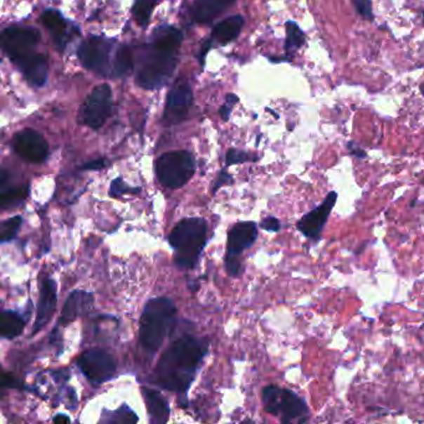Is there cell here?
Returning a JSON list of instances; mask_svg holds the SVG:
<instances>
[{"instance_id":"1","label":"cell","mask_w":424,"mask_h":424,"mask_svg":"<svg viewBox=\"0 0 424 424\" xmlns=\"http://www.w3.org/2000/svg\"><path fill=\"white\" fill-rule=\"evenodd\" d=\"M207 352L208 343L204 338L185 335L162 355L154 377L166 390L185 396Z\"/></svg>"},{"instance_id":"2","label":"cell","mask_w":424,"mask_h":424,"mask_svg":"<svg viewBox=\"0 0 424 424\" xmlns=\"http://www.w3.org/2000/svg\"><path fill=\"white\" fill-rule=\"evenodd\" d=\"M180 43L182 33L177 27L164 25L154 30L152 41L142 55L138 65L137 81L140 86L147 90L164 86L177 64Z\"/></svg>"},{"instance_id":"3","label":"cell","mask_w":424,"mask_h":424,"mask_svg":"<svg viewBox=\"0 0 424 424\" xmlns=\"http://www.w3.org/2000/svg\"><path fill=\"white\" fill-rule=\"evenodd\" d=\"M177 309L172 300L156 298L147 301L140 320V343L156 352L168 336L175 321Z\"/></svg>"},{"instance_id":"4","label":"cell","mask_w":424,"mask_h":424,"mask_svg":"<svg viewBox=\"0 0 424 424\" xmlns=\"http://www.w3.org/2000/svg\"><path fill=\"white\" fill-rule=\"evenodd\" d=\"M168 241L174 249L175 264L193 269L207 243V223L201 218L183 219L169 234Z\"/></svg>"},{"instance_id":"5","label":"cell","mask_w":424,"mask_h":424,"mask_svg":"<svg viewBox=\"0 0 424 424\" xmlns=\"http://www.w3.org/2000/svg\"><path fill=\"white\" fill-rule=\"evenodd\" d=\"M261 399L265 412L280 417L281 423L303 424L310 420V409L306 401L288 388L269 385L264 387Z\"/></svg>"},{"instance_id":"6","label":"cell","mask_w":424,"mask_h":424,"mask_svg":"<svg viewBox=\"0 0 424 424\" xmlns=\"http://www.w3.org/2000/svg\"><path fill=\"white\" fill-rule=\"evenodd\" d=\"M196 172V162L191 153L173 151L164 153L156 161V174L164 187L180 188L190 182Z\"/></svg>"},{"instance_id":"7","label":"cell","mask_w":424,"mask_h":424,"mask_svg":"<svg viewBox=\"0 0 424 424\" xmlns=\"http://www.w3.org/2000/svg\"><path fill=\"white\" fill-rule=\"evenodd\" d=\"M40 34L32 27H11L1 34V46L14 62H22L34 54Z\"/></svg>"},{"instance_id":"8","label":"cell","mask_w":424,"mask_h":424,"mask_svg":"<svg viewBox=\"0 0 424 424\" xmlns=\"http://www.w3.org/2000/svg\"><path fill=\"white\" fill-rule=\"evenodd\" d=\"M112 109V91L109 85L95 87L80 109V122L98 130L109 119Z\"/></svg>"},{"instance_id":"9","label":"cell","mask_w":424,"mask_h":424,"mask_svg":"<svg viewBox=\"0 0 424 424\" xmlns=\"http://www.w3.org/2000/svg\"><path fill=\"white\" fill-rule=\"evenodd\" d=\"M77 366L88 381L101 385L111 380L116 371V361L112 355L100 348L88 350L77 359Z\"/></svg>"},{"instance_id":"10","label":"cell","mask_w":424,"mask_h":424,"mask_svg":"<svg viewBox=\"0 0 424 424\" xmlns=\"http://www.w3.org/2000/svg\"><path fill=\"white\" fill-rule=\"evenodd\" d=\"M336 201H338V193L335 191L329 192V194L320 206L306 213L296 223V228L300 233L305 235L307 239L320 240L322 230L326 225Z\"/></svg>"},{"instance_id":"11","label":"cell","mask_w":424,"mask_h":424,"mask_svg":"<svg viewBox=\"0 0 424 424\" xmlns=\"http://www.w3.org/2000/svg\"><path fill=\"white\" fill-rule=\"evenodd\" d=\"M110 50L111 44L109 41L98 37H91L79 48V59L86 69L106 77L109 71Z\"/></svg>"},{"instance_id":"12","label":"cell","mask_w":424,"mask_h":424,"mask_svg":"<svg viewBox=\"0 0 424 424\" xmlns=\"http://www.w3.org/2000/svg\"><path fill=\"white\" fill-rule=\"evenodd\" d=\"M14 150L19 157L25 159L30 164H41L44 162L49 147L40 133L34 130H24L14 137Z\"/></svg>"},{"instance_id":"13","label":"cell","mask_w":424,"mask_h":424,"mask_svg":"<svg viewBox=\"0 0 424 424\" xmlns=\"http://www.w3.org/2000/svg\"><path fill=\"white\" fill-rule=\"evenodd\" d=\"M193 101L191 87L187 84H177L167 98L164 111V122L174 125L182 122L187 117Z\"/></svg>"},{"instance_id":"14","label":"cell","mask_w":424,"mask_h":424,"mask_svg":"<svg viewBox=\"0 0 424 424\" xmlns=\"http://www.w3.org/2000/svg\"><path fill=\"white\" fill-rule=\"evenodd\" d=\"M258 239V225L254 222H240L229 230L225 258H239Z\"/></svg>"},{"instance_id":"15","label":"cell","mask_w":424,"mask_h":424,"mask_svg":"<svg viewBox=\"0 0 424 424\" xmlns=\"http://www.w3.org/2000/svg\"><path fill=\"white\" fill-rule=\"evenodd\" d=\"M56 303H58L56 283L53 279H45L40 290L37 319L34 322L33 332H32L33 336L48 325L56 309Z\"/></svg>"},{"instance_id":"16","label":"cell","mask_w":424,"mask_h":424,"mask_svg":"<svg viewBox=\"0 0 424 424\" xmlns=\"http://www.w3.org/2000/svg\"><path fill=\"white\" fill-rule=\"evenodd\" d=\"M93 295L82 290L72 291L66 299L59 317L60 325H67L77 320L79 316L86 315L93 309Z\"/></svg>"},{"instance_id":"17","label":"cell","mask_w":424,"mask_h":424,"mask_svg":"<svg viewBox=\"0 0 424 424\" xmlns=\"http://www.w3.org/2000/svg\"><path fill=\"white\" fill-rule=\"evenodd\" d=\"M24 77H27V81L33 84L35 86H43L48 80V61L43 55L33 54L27 58L25 60L19 62Z\"/></svg>"},{"instance_id":"18","label":"cell","mask_w":424,"mask_h":424,"mask_svg":"<svg viewBox=\"0 0 424 424\" xmlns=\"http://www.w3.org/2000/svg\"><path fill=\"white\" fill-rule=\"evenodd\" d=\"M143 397L147 404L148 413L151 417L152 423H166L168 420L169 407L168 403L164 399V396L158 392L143 387L142 388Z\"/></svg>"},{"instance_id":"19","label":"cell","mask_w":424,"mask_h":424,"mask_svg":"<svg viewBox=\"0 0 424 424\" xmlns=\"http://www.w3.org/2000/svg\"><path fill=\"white\" fill-rule=\"evenodd\" d=\"M233 3L234 0H197L193 8L194 20L198 22H212Z\"/></svg>"},{"instance_id":"20","label":"cell","mask_w":424,"mask_h":424,"mask_svg":"<svg viewBox=\"0 0 424 424\" xmlns=\"http://www.w3.org/2000/svg\"><path fill=\"white\" fill-rule=\"evenodd\" d=\"M243 18L240 15L230 17L225 19L224 22L218 24L217 27L213 30V38L217 40L218 43L228 44L233 41L240 34V30L243 27Z\"/></svg>"},{"instance_id":"21","label":"cell","mask_w":424,"mask_h":424,"mask_svg":"<svg viewBox=\"0 0 424 424\" xmlns=\"http://www.w3.org/2000/svg\"><path fill=\"white\" fill-rule=\"evenodd\" d=\"M25 329V321L14 311H3L0 320V333L4 338H15L22 335Z\"/></svg>"},{"instance_id":"22","label":"cell","mask_w":424,"mask_h":424,"mask_svg":"<svg viewBox=\"0 0 424 424\" xmlns=\"http://www.w3.org/2000/svg\"><path fill=\"white\" fill-rule=\"evenodd\" d=\"M41 22L44 25L48 27L50 33L53 34L55 40L58 43L62 44L65 43V35L67 32V25H66L65 19L62 18L60 13L56 11H44L43 15H41Z\"/></svg>"},{"instance_id":"23","label":"cell","mask_w":424,"mask_h":424,"mask_svg":"<svg viewBox=\"0 0 424 424\" xmlns=\"http://www.w3.org/2000/svg\"><path fill=\"white\" fill-rule=\"evenodd\" d=\"M29 193H30L29 185L8 190V191H3L0 194V206L3 209L19 207L22 201L27 199Z\"/></svg>"},{"instance_id":"24","label":"cell","mask_w":424,"mask_h":424,"mask_svg":"<svg viewBox=\"0 0 424 424\" xmlns=\"http://www.w3.org/2000/svg\"><path fill=\"white\" fill-rule=\"evenodd\" d=\"M286 41H285V50L286 53H294L299 50L305 44V34L299 25L295 22H286Z\"/></svg>"},{"instance_id":"25","label":"cell","mask_w":424,"mask_h":424,"mask_svg":"<svg viewBox=\"0 0 424 424\" xmlns=\"http://www.w3.org/2000/svg\"><path fill=\"white\" fill-rule=\"evenodd\" d=\"M132 65H133V61H132V54H131L130 49L126 48V46H122L121 49H119L116 58H114L112 75H114V77H126L132 70Z\"/></svg>"},{"instance_id":"26","label":"cell","mask_w":424,"mask_h":424,"mask_svg":"<svg viewBox=\"0 0 424 424\" xmlns=\"http://www.w3.org/2000/svg\"><path fill=\"white\" fill-rule=\"evenodd\" d=\"M22 218L20 216L9 218L6 222L1 223L0 235H1V243H8L15 238L19 229L22 227Z\"/></svg>"},{"instance_id":"27","label":"cell","mask_w":424,"mask_h":424,"mask_svg":"<svg viewBox=\"0 0 424 424\" xmlns=\"http://www.w3.org/2000/svg\"><path fill=\"white\" fill-rule=\"evenodd\" d=\"M156 3L157 0H137L136 6L133 8V15L136 17L137 22L142 25L147 24Z\"/></svg>"},{"instance_id":"28","label":"cell","mask_w":424,"mask_h":424,"mask_svg":"<svg viewBox=\"0 0 424 424\" xmlns=\"http://www.w3.org/2000/svg\"><path fill=\"white\" fill-rule=\"evenodd\" d=\"M137 420H138V417L135 412L128 408V406L124 404L116 412L110 414L109 419L106 422L107 423H136Z\"/></svg>"},{"instance_id":"29","label":"cell","mask_w":424,"mask_h":424,"mask_svg":"<svg viewBox=\"0 0 424 424\" xmlns=\"http://www.w3.org/2000/svg\"><path fill=\"white\" fill-rule=\"evenodd\" d=\"M126 193H133V194H137V193H141V188H132L128 185H126L125 180L122 177H119V178H116V180H112V183H111V187H110L109 194L111 197H120L122 194H126Z\"/></svg>"},{"instance_id":"30","label":"cell","mask_w":424,"mask_h":424,"mask_svg":"<svg viewBox=\"0 0 424 424\" xmlns=\"http://www.w3.org/2000/svg\"><path fill=\"white\" fill-rule=\"evenodd\" d=\"M256 161H258V157L253 156L251 153L243 152V151L230 150L227 153V166L245 164V162H256Z\"/></svg>"},{"instance_id":"31","label":"cell","mask_w":424,"mask_h":424,"mask_svg":"<svg viewBox=\"0 0 424 424\" xmlns=\"http://www.w3.org/2000/svg\"><path fill=\"white\" fill-rule=\"evenodd\" d=\"M351 1H352L357 13L364 19H366V20H373L375 19L371 0H351Z\"/></svg>"},{"instance_id":"32","label":"cell","mask_w":424,"mask_h":424,"mask_svg":"<svg viewBox=\"0 0 424 424\" xmlns=\"http://www.w3.org/2000/svg\"><path fill=\"white\" fill-rule=\"evenodd\" d=\"M260 228L267 230V232L277 233L281 229V224H280V220L277 218L267 217L261 220Z\"/></svg>"},{"instance_id":"33","label":"cell","mask_w":424,"mask_h":424,"mask_svg":"<svg viewBox=\"0 0 424 424\" xmlns=\"http://www.w3.org/2000/svg\"><path fill=\"white\" fill-rule=\"evenodd\" d=\"M237 101H238V98L235 95H229L228 98H227V102L220 109V114H222L224 120H228L232 107H233V105L237 104Z\"/></svg>"},{"instance_id":"34","label":"cell","mask_w":424,"mask_h":424,"mask_svg":"<svg viewBox=\"0 0 424 424\" xmlns=\"http://www.w3.org/2000/svg\"><path fill=\"white\" fill-rule=\"evenodd\" d=\"M233 182V178H232V175L230 174L227 173L225 171H222L220 173L218 174V178L216 182H214V187H213V193H216L217 192L218 188H220L222 185H228V183H232Z\"/></svg>"},{"instance_id":"35","label":"cell","mask_w":424,"mask_h":424,"mask_svg":"<svg viewBox=\"0 0 424 424\" xmlns=\"http://www.w3.org/2000/svg\"><path fill=\"white\" fill-rule=\"evenodd\" d=\"M107 164H109V162L105 158H98V159H95V161H91V162H87V164H84L81 168L85 169V171H98V169L107 167Z\"/></svg>"},{"instance_id":"36","label":"cell","mask_w":424,"mask_h":424,"mask_svg":"<svg viewBox=\"0 0 424 424\" xmlns=\"http://www.w3.org/2000/svg\"><path fill=\"white\" fill-rule=\"evenodd\" d=\"M1 386L8 387V388H18V387H20V381L11 373L4 372L3 378H1Z\"/></svg>"},{"instance_id":"37","label":"cell","mask_w":424,"mask_h":424,"mask_svg":"<svg viewBox=\"0 0 424 424\" xmlns=\"http://www.w3.org/2000/svg\"><path fill=\"white\" fill-rule=\"evenodd\" d=\"M347 147L348 150H350L351 154L355 156V157L366 158V156H367L362 148L357 147V146H356L355 143H352V142H348Z\"/></svg>"},{"instance_id":"38","label":"cell","mask_w":424,"mask_h":424,"mask_svg":"<svg viewBox=\"0 0 424 424\" xmlns=\"http://www.w3.org/2000/svg\"><path fill=\"white\" fill-rule=\"evenodd\" d=\"M211 46H212V41L211 40H207L204 45L201 46V56H199V60H201V64H204V60H206V55L208 54V51L211 49Z\"/></svg>"},{"instance_id":"39","label":"cell","mask_w":424,"mask_h":424,"mask_svg":"<svg viewBox=\"0 0 424 424\" xmlns=\"http://www.w3.org/2000/svg\"><path fill=\"white\" fill-rule=\"evenodd\" d=\"M53 422L56 424L70 423L71 419L65 414H56L53 418Z\"/></svg>"},{"instance_id":"40","label":"cell","mask_w":424,"mask_h":424,"mask_svg":"<svg viewBox=\"0 0 424 424\" xmlns=\"http://www.w3.org/2000/svg\"><path fill=\"white\" fill-rule=\"evenodd\" d=\"M420 90H422V93H424V85H422V86H420Z\"/></svg>"}]
</instances>
